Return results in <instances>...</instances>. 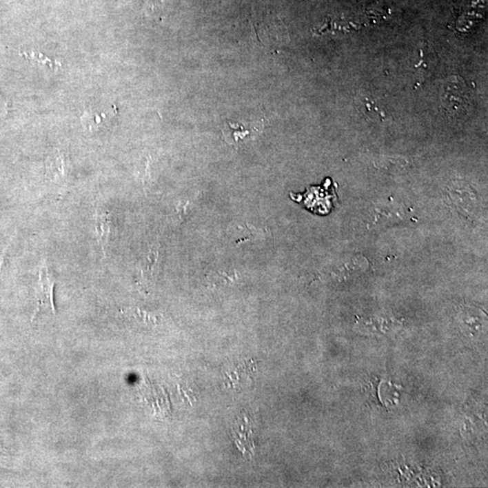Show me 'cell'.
<instances>
[{
    "instance_id": "6da1fadb",
    "label": "cell",
    "mask_w": 488,
    "mask_h": 488,
    "mask_svg": "<svg viewBox=\"0 0 488 488\" xmlns=\"http://www.w3.org/2000/svg\"><path fill=\"white\" fill-rule=\"evenodd\" d=\"M444 113L450 117L466 114L470 108V94L465 81L458 77L447 79L441 94Z\"/></svg>"
},
{
    "instance_id": "7a4b0ae2",
    "label": "cell",
    "mask_w": 488,
    "mask_h": 488,
    "mask_svg": "<svg viewBox=\"0 0 488 488\" xmlns=\"http://www.w3.org/2000/svg\"><path fill=\"white\" fill-rule=\"evenodd\" d=\"M117 113L115 105L90 107L81 116V124L90 132H100L110 126Z\"/></svg>"
},
{
    "instance_id": "3957f363",
    "label": "cell",
    "mask_w": 488,
    "mask_h": 488,
    "mask_svg": "<svg viewBox=\"0 0 488 488\" xmlns=\"http://www.w3.org/2000/svg\"><path fill=\"white\" fill-rule=\"evenodd\" d=\"M54 284V278L51 274L48 264L43 263L39 270V306L37 307V312H39L41 305L48 303V305H50L51 309L55 313L53 299Z\"/></svg>"
},
{
    "instance_id": "277c9868",
    "label": "cell",
    "mask_w": 488,
    "mask_h": 488,
    "mask_svg": "<svg viewBox=\"0 0 488 488\" xmlns=\"http://www.w3.org/2000/svg\"><path fill=\"white\" fill-rule=\"evenodd\" d=\"M95 232L98 243L100 244L104 257H106L107 247H108L110 232H112V216L106 211L96 209L94 216Z\"/></svg>"
},
{
    "instance_id": "5b68a950",
    "label": "cell",
    "mask_w": 488,
    "mask_h": 488,
    "mask_svg": "<svg viewBox=\"0 0 488 488\" xmlns=\"http://www.w3.org/2000/svg\"><path fill=\"white\" fill-rule=\"evenodd\" d=\"M48 176L54 182H62L66 176V162L63 154L58 152L49 158L46 165Z\"/></svg>"
},
{
    "instance_id": "8992f818",
    "label": "cell",
    "mask_w": 488,
    "mask_h": 488,
    "mask_svg": "<svg viewBox=\"0 0 488 488\" xmlns=\"http://www.w3.org/2000/svg\"><path fill=\"white\" fill-rule=\"evenodd\" d=\"M223 139L229 144H237L243 141L246 136H251V130H246L243 125L232 123L226 121V125L222 130Z\"/></svg>"
}]
</instances>
